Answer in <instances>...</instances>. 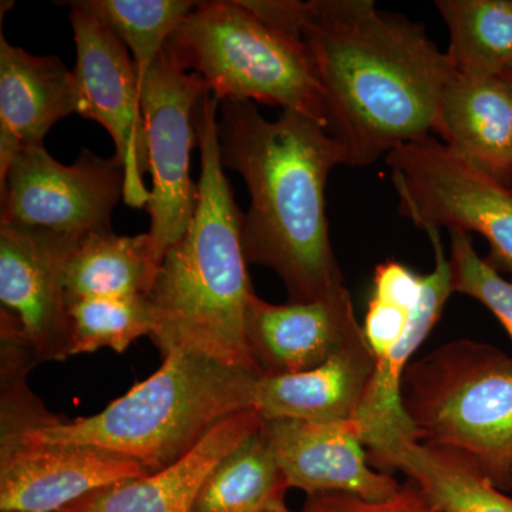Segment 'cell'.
<instances>
[{"label":"cell","instance_id":"1","mask_svg":"<svg viewBox=\"0 0 512 512\" xmlns=\"http://www.w3.org/2000/svg\"><path fill=\"white\" fill-rule=\"evenodd\" d=\"M299 37L346 164L366 167L434 131L456 70L423 26L372 0H312L303 2Z\"/></svg>","mask_w":512,"mask_h":512},{"label":"cell","instance_id":"2","mask_svg":"<svg viewBox=\"0 0 512 512\" xmlns=\"http://www.w3.org/2000/svg\"><path fill=\"white\" fill-rule=\"evenodd\" d=\"M220 109L222 167L241 174L251 194L241 231L247 262L274 269L292 303L346 288L326 217L330 171L346 164L338 138L299 111L266 120L252 101Z\"/></svg>","mask_w":512,"mask_h":512},{"label":"cell","instance_id":"3","mask_svg":"<svg viewBox=\"0 0 512 512\" xmlns=\"http://www.w3.org/2000/svg\"><path fill=\"white\" fill-rule=\"evenodd\" d=\"M220 106L207 93L195 113L200 204L184 237L165 252L148 292L150 338L163 356L183 350L259 376L245 340L248 303L255 292L242 249L244 214L221 163Z\"/></svg>","mask_w":512,"mask_h":512},{"label":"cell","instance_id":"4","mask_svg":"<svg viewBox=\"0 0 512 512\" xmlns=\"http://www.w3.org/2000/svg\"><path fill=\"white\" fill-rule=\"evenodd\" d=\"M157 372L94 416L64 420L50 412L2 431L0 439L100 448L156 473L177 463L215 426L252 409L256 375L174 350Z\"/></svg>","mask_w":512,"mask_h":512},{"label":"cell","instance_id":"5","mask_svg":"<svg viewBox=\"0 0 512 512\" xmlns=\"http://www.w3.org/2000/svg\"><path fill=\"white\" fill-rule=\"evenodd\" d=\"M402 404L417 441L466 454L498 488H512V357L456 340L410 363Z\"/></svg>","mask_w":512,"mask_h":512},{"label":"cell","instance_id":"6","mask_svg":"<svg viewBox=\"0 0 512 512\" xmlns=\"http://www.w3.org/2000/svg\"><path fill=\"white\" fill-rule=\"evenodd\" d=\"M222 101H258L299 111L329 131L328 109L302 40L259 18L245 0L200 2L168 40Z\"/></svg>","mask_w":512,"mask_h":512},{"label":"cell","instance_id":"7","mask_svg":"<svg viewBox=\"0 0 512 512\" xmlns=\"http://www.w3.org/2000/svg\"><path fill=\"white\" fill-rule=\"evenodd\" d=\"M400 214L417 227L476 232L487 239L485 261L512 274V190L434 137L387 154Z\"/></svg>","mask_w":512,"mask_h":512},{"label":"cell","instance_id":"8","mask_svg":"<svg viewBox=\"0 0 512 512\" xmlns=\"http://www.w3.org/2000/svg\"><path fill=\"white\" fill-rule=\"evenodd\" d=\"M140 92L153 177L148 234L160 266L165 252L190 228L200 204V187L190 173L191 151L198 144L195 113L210 90L200 74L181 66L167 43L141 79Z\"/></svg>","mask_w":512,"mask_h":512},{"label":"cell","instance_id":"9","mask_svg":"<svg viewBox=\"0 0 512 512\" xmlns=\"http://www.w3.org/2000/svg\"><path fill=\"white\" fill-rule=\"evenodd\" d=\"M123 164L83 150L60 164L42 146L20 151L0 180V222L82 239L113 232L111 215L124 201Z\"/></svg>","mask_w":512,"mask_h":512},{"label":"cell","instance_id":"10","mask_svg":"<svg viewBox=\"0 0 512 512\" xmlns=\"http://www.w3.org/2000/svg\"><path fill=\"white\" fill-rule=\"evenodd\" d=\"M69 19L76 43L77 114L109 131L126 173L124 202L147 208L151 190L144 178L150 163L137 64L126 45L89 13L72 8Z\"/></svg>","mask_w":512,"mask_h":512},{"label":"cell","instance_id":"11","mask_svg":"<svg viewBox=\"0 0 512 512\" xmlns=\"http://www.w3.org/2000/svg\"><path fill=\"white\" fill-rule=\"evenodd\" d=\"M79 238L0 222V302L18 322L36 362H62L72 350L64 266Z\"/></svg>","mask_w":512,"mask_h":512},{"label":"cell","instance_id":"12","mask_svg":"<svg viewBox=\"0 0 512 512\" xmlns=\"http://www.w3.org/2000/svg\"><path fill=\"white\" fill-rule=\"evenodd\" d=\"M147 474L136 461L100 448L0 439V511L60 512Z\"/></svg>","mask_w":512,"mask_h":512},{"label":"cell","instance_id":"13","mask_svg":"<svg viewBox=\"0 0 512 512\" xmlns=\"http://www.w3.org/2000/svg\"><path fill=\"white\" fill-rule=\"evenodd\" d=\"M362 335L348 288L305 303L249 299L245 340L259 376L308 372Z\"/></svg>","mask_w":512,"mask_h":512},{"label":"cell","instance_id":"14","mask_svg":"<svg viewBox=\"0 0 512 512\" xmlns=\"http://www.w3.org/2000/svg\"><path fill=\"white\" fill-rule=\"evenodd\" d=\"M288 488L384 501L402 485L372 470L355 419L339 423L269 420L262 426Z\"/></svg>","mask_w":512,"mask_h":512},{"label":"cell","instance_id":"15","mask_svg":"<svg viewBox=\"0 0 512 512\" xmlns=\"http://www.w3.org/2000/svg\"><path fill=\"white\" fill-rule=\"evenodd\" d=\"M77 113L73 72L57 56H35L0 36V180L20 151L42 146L57 121Z\"/></svg>","mask_w":512,"mask_h":512},{"label":"cell","instance_id":"16","mask_svg":"<svg viewBox=\"0 0 512 512\" xmlns=\"http://www.w3.org/2000/svg\"><path fill=\"white\" fill-rule=\"evenodd\" d=\"M262 424L264 420L254 409L234 414L177 463L110 485L60 512H192L214 468Z\"/></svg>","mask_w":512,"mask_h":512},{"label":"cell","instance_id":"17","mask_svg":"<svg viewBox=\"0 0 512 512\" xmlns=\"http://www.w3.org/2000/svg\"><path fill=\"white\" fill-rule=\"evenodd\" d=\"M365 333L322 365L295 375L258 376L251 403L262 420H353L375 372Z\"/></svg>","mask_w":512,"mask_h":512},{"label":"cell","instance_id":"18","mask_svg":"<svg viewBox=\"0 0 512 512\" xmlns=\"http://www.w3.org/2000/svg\"><path fill=\"white\" fill-rule=\"evenodd\" d=\"M434 133L471 164L505 185L512 181V83L503 76L451 77Z\"/></svg>","mask_w":512,"mask_h":512},{"label":"cell","instance_id":"19","mask_svg":"<svg viewBox=\"0 0 512 512\" xmlns=\"http://www.w3.org/2000/svg\"><path fill=\"white\" fill-rule=\"evenodd\" d=\"M433 244L436 266L424 276L423 293L412 325L402 342L384 359L377 360L375 372L355 417L360 437L369 453L402 439L417 440L412 421L402 404V380L410 359L434 328L453 291L450 262L444 254L437 229L426 231Z\"/></svg>","mask_w":512,"mask_h":512},{"label":"cell","instance_id":"20","mask_svg":"<svg viewBox=\"0 0 512 512\" xmlns=\"http://www.w3.org/2000/svg\"><path fill=\"white\" fill-rule=\"evenodd\" d=\"M384 470H400L440 512H512V498L501 493L484 471L451 448L402 439L369 453Z\"/></svg>","mask_w":512,"mask_h":512},{"label":"cell","instance_id":"21","mask_svg":"<svg viewBox=\"0 0 512 512\" xmlns=\"http://www.w3.org/2000/svg\"><path fill=\"white\" fill-rule=\"evenodd\" d=\"M158 264L150 234H93L74 245L64 266L69 306L86 299L147 296Z\"/></svg>","mask_w":512,"mask_h":512},{"label":"cell","instance_id":"22","mask_svg":"<svg viewBox=\"0 0 512 512\" xmlns=\"http://www.w3.org/2000/svg\"><path fill=\"white\" fill-rule=\"evenodd\" d=\"M286 490L261 427L214 468L192 512H264L285 504Z\"/></svg>","mask_w":512,"mask_h":512},{"label":"cell","instance_id":"23","mask_svg":"<svg viewBox=\"0 0 512 512\" xmlns=\"http://www.w3.org/2000/svg\"><path fill=\"white\" fill-rule=\"evenodd\" d=\"M450 32L447 56L457 73L512 72V0H437Z\"/></svg>","mask_w":512,"mask_h":512},{"label":"cell","instance_id":"24","mask_svg":"<svg viewBox=\"0 0 512 512\" xmlns=\"http://www.w3.org/2000/svg\"><path fill=\"white\" fill-rule=\"evenodd\" d=\"M89 13L126 45L143 79L168 40L198 5L188 0H76L57 2Z\"/></svg>","mask_w":512,"mask_h":512},{"label":"cell","instance_id":"25","mask_svg":"<svg viewBox=\"0 0 512 512\" xmlns=\"http://www.w3.org/2000/svg\"><path fill=\"white\" fill-rule=\"evenodd\" d=\"M70 355L109 348L126 352L131 343L153 332V315L147 296L94 298L70 306Z\"/></svg>","mask_w":512,"mask_h":512},{"label":"cell","instance_id":"26","mask_svg":"<svg viewBox=\"0 0 512 512\" xmlns=\"http://www.w3.org/2000/svg\"><path fill=\"white\" fill-rule=\"evenodd\" d=\"M424 276L399 262L377 266L373 295L367 308L363 333L375 360H382L404 338L423 293Z\"/></svg>","mask_w":512,"mask_h":512},{"label":"cell","instance_id":"27","mask_svg":"<svg viewBox=\"0 0 512 512\" xmlns=\"http://www.w3.org/2000/svg\"><path fill=\"white\" fill-rule=\"evenodd\" d=\"M451 256L448 258L453 291L471 296L493 312L507 330L512 342V281H507L478 256L470 234L450 231Z\"/></svg>","mask_w":512,"mask_h":512},{"label":"cell","instance_id":"28","mask_svg":"<svg viewBox=\"0 0 512 512\" xmlns=\"http://www.w3.org/2000/svg\"><path fill=\"white\" fill-rule=\"evenodd\" d=\"M302 512H440L420 488L410 481L389 500L367 501L355 495L326 493L311 495Z\"/></svg>","mask_w":512,"mask_h":512},{"label":"cell","instance_id":"29","mask_svg":"<svg viewBox=\"0 0 512 512\" xmlns=\"http://www.w3.org/2000/svg\"><path fill=\"white\" fill-rule=\"evenodd\" d=\"M264 512H291L286 508L285 504L278 505V507L271 508V510H266Z\"/></svg>","mask_w":512,"mask_h":512},{"label":"cell","instance_id":"30","mask_svg":"<svg viewBox=\"0 0 512 512\" xmlns=\"http://www.w3.org/2000/svg\"><path fill=\"white\" fill-rule=\"evenodd\" d=\"M504 77H505V79L510 80V82L512 83V72L508 73L507 76H504Z\"/></svg>","mask_w":512,"mask_h":512},{"label":"cell","instance_id":"31","mask_svg":"<svg viewBox=\"0 0 512 512\" xmlns=\"http://www.w3.org/2000/svg\"><path fill=\"white\" fill-rule=\"evenodd\" d=\"M511 477H512V470H511Z\"/></svg>","mask_w":512,"mask_h":512}]
</instances>
